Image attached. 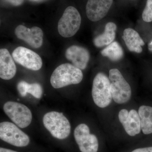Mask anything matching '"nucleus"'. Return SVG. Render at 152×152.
<instances>
[{
  "instance_id": "nucleus-20",
  "label": "nucleus",
  "mask_w": 152,
  "mask_h": 152,
  "mask_svg": "<svg viewBox=\"0 0 152 152\" xmlns=\"http://www.w3.org/2000/svg\"><path fill=\"white\" fill-rule=\"evenodd\" d=\"M144 21L149 23L152 21V0H147L145 7L142 15Z\"/></svg>"
},
{
  "instance_id": "nucleus-21",
  "label": "nucleus",
  "mask_w": 152,
  "mask_h": 152,
  "mask_svg": "<svg viewBox=\"0 0 152 152\" xmlns=\"http://www.w3.org/2000/svg\"><path fill=\"white\" fill-rule=\"evenodd\" d=\"M28 83L27 82L22 81L19 82L18 85V89L20 95L22 97L26 96L27 94V89Z\"/></svg>"
},
{
  "instance_id": "nucleus-12",
  "label": "nucleus",
  "mask_w": 152,
  "mask_h": 152,
  "mask_svg": "<svg viewBox=\"0 0 152 152\" xmlns=\"http://www.w3.org/2000/svg\"><path fill=\"white\" fill-rule=\"evenodd\" d=\"M113 3V0H88L86 7L87 17L93 22L102 20L108 12Z\"/></svg>"
},
{
  "instance_id": "nucleus-6",
  "label": "nucleus",
  "mask_w": 152,
  "mask_h": 152,
  "mask_svg": "<svg viewBox=\"0 0 152 152\" xmlns=\"http://www.w3.org/2000/svg\"><path fill=\"white\" fill-rule=\"evenodd\" d=\"M5 113L19 127H27L31 124L32 115L25 105L13 102H7L4 106Z\"/></svg>"
},
{
  "instance_id": "nucleus-22",
  "label": "nucleus",
  "mask_w": 152,
  "mask_h": 152,
  "mask_svg": "<svg viewBox=\"0 0 152 152\" xmlns=\"http://www.w3.org/2000/svg\"><path fill=\"white\" fill-rule=\"evenodd\" d=\"M4 1L12 5L19 6L23 4L24 0H4Z\"/></svg>"
},
{
  "instance_id": "nucleus-25",
  "label": "nucleus",
  "mask_w": 152,
  "mask_h": 152,
  "mask_svg": "<svg viewBox=\"0 0 152 152\" xmlns=\"http://www.w3.org/2000/svg\"><path fill=\"white\" fill-rule=\"evenodd\" d=\"M148 48L152 52V41L149 44Z\"/></svg>"
},
{
  "instance_id": "nucleus-9",
  "label": "nucleus",
  "mask_w": 152,
  "mask_h": 152,
  "mask_svg": "<svg viewBox=\"0 0 152 152\" xmlns=\"http://www.w3.org/2000/svg\"><path fill=\"white\" fill-rule=\"evenodd\" d=\"M14 60L24 67L34 71H38L42 66L40 56L35 52L23 47L16 48L12 54Z\"/></svg>"
},
{
  "instance_id": "nucleus-14",
  "label": "nucleus",
  "mask_w": 152,
  "mask_h": 152,
  "mask_svg": "<svg viewBox=\"0 0 152 152\" xmlns=\"http://www.w3.org/2000/svg\"><path fill=\"white\" fill-rule=\"evenodd\" d=\"M16 66L10 52L6 49L0 50V77L5 80L12 78L16 73Z\"/></svg>"
},
{
  "instance_id": "nucleus-17",
  "label": "nucleus",
  "mask_w": 152,
  "mask_h": 152,
  "mask_svg": "<svg viewBox=\"0 0 152 152\" xmlns=\"http://www.w3.org/2000/svg\"><path fill=\"white\" fill-rule=\"evenodd\" d=\"M141 128L145 134H152V107L142 105L139 109Z\"/></svg>"
},
{
  "instance_id": "nucleus-23",
  "label": "nucleus",
  "mask_w": 152,
  "mask_h": 152,
  "mask_svg": "<svg viewBox=\"0 0 152 152\" xmlns=\"http://www.w3.org/2000/svg\"><path fill=\"white\" fill-rule=\"evenodd\" d=\"M132 152H152V147L137 149Z\"/></svg>"
},
{
  "instance_id": "nucleus-26",
  "label": "nucleus",
  "mask_w": 152,
  "mask_h": 152,
  "mask_svg": "<svg viewBox=\"0 0 152 152\" xmlns=\"http://www.w3.org/2000/svg\"><path fill=\"white\" fill-rule=\"evenodd\" d=\"M33 1H39V0H33Z\"/></svg>"
},
{
  "instance_id": "nucleus-11",
  "label": "nucleus",
  "mask_w": 152,
  "mask_h": 152,
  "mask_svg": "<svg viewBox=\"0 0 152 152\" xmlns=\"http://www.w3.org/2000/svg\"><path fill=\"white\" fill-rule=\"evenodd\" d=\"M119 119L128 134L135 136L141 131L140 120L138 113L135 110L128 111L126 109L120 111L118 114Z\"/></svg>"
},
{
  "instance_id": "nucleus-16",
  "label": "nucleus",
  "mask_w": 152,
  "mask_h": 152,
  "mask_svg": "<svg viewBox=\"0 0 152 152\" xmlns=\"http://www.w3.org/2000/svg\"><path fill=\"white\" fill-rule=\"evenodd\" d=\"M117 26L113 22L106 24L104 31L94 39V43L97 48H102L108 45L113 42L115 38Z\"/></svg>"
},
{
  "instance_id": "nucleus-15",
  "label": "nucleus",
  "mask_w": 152,
  "mask_h": 152,
  "mask_svg": "<svg viewBox=\"0 0 152 152\" xmlns=\"http://www.w3.org/2000/svg\"><path fill=\"white\" fill-rule=\"evenodd\" d=\"M126 46L131 52L140 53L142 51V46L145 42L135 30L128 28L125 29L122 37Z\"/></svg>"
},
{
  "instance_id": "nucleus-18",
  "label": "nucleus",
  "mask_w": 152,
  "mask_h": 152,
  "mask_svg": "<svg viewBox=\"0 0 152 152\" xmlns=\"http://www.w3.org/2000/svg\"><path fill=\"white\" fill-rule=\"evenodd\" d=\"M101 54L113 61H117L122 58L124 53L122 48L119 43L113 42L103 50Z\"/></svg>"
},
{
  "instance_id": "nucleus-13",
  "label": "nucleus",
  "mask_w": 152,
  "mask_h": 152,
  "mask_svg": "<svg viewBox=\"0 0 152 152\" xmlns=\"http://www.w3.org/2000/svg\"><path fill=\"white\" fill-rule=\"evenodd\" d=\"M65 56L67 59L81 70L87 67L90 57L89 53L86 49L77 45L69 47L66 50Z\"/></svg>"
},
{
  "instance_id": "nucleus-3",
  "label": "nucleus",
  "mask_w": 152,
  "mask_h": 152,
  "mask_svg": "<svg viewBox=\"0 0 152 152\" xmlns=\"http://www.w3.org/2000/svg\"><path fill=\"white\" fill-rule=\"evenodd\" d=\"M92 95L95 104L100 108H105L112 102V95L110 79L102 73H99L93 81Z\"/></svg>"
},
{
  "instance_id": "nucleus-1",
  "label": "nucleus",
  "mask_w": 152,
  "mask_h": 152,
  "mask_svg": "<svg viewBox=\"0 0 152 152\" xmlns=\"http://www.w3.org/2000/svg\"><path fill=\"white\" fill-rule=\"evenodd\" d=\"M81 70L71 64H64L56 68L52 74L50 83L55 88L77 84L83 80Z\"/></svg>"
},
{
  "instance_id": "nucleus-8",
  "label": "nucleus",
  "mask_w": 152,
  "mask_h": 152,
  "mask_svg": "<svg viewBox=\"0 0 152 152\" xmlns=\"http://www.w3.org/2000/svg\"><path fill=\"white\" fill-rule=\"evenodd\" d=\"M74 137L81 152H97L99 148L97 138L90 134L89 128L85 124H81L76 128Z\"/></svg>"
},
{
  "instance_id": "nucleus-7",
  "label": "nucleus",
  "mask_w": 152,
  "mask_h": 152,
  "mask_svg": "<svg viewBox=\"0 0 152 152\" xmlns=\"http://www.w3.org/2000/svg\"><path fill=\"white\" fill-rule=\"evenodd\" d=\"M0 138L4 141L18 147L26 146L30 142L29 137L26 134L9 122L0 124Z\"/></svg>"
},
{
  "instance_id": "nucleus-19",
  "label": "nucleus",
  "mask_w": 152,
  "mask_h": 152,
  "mask_svg": "<svg viewBox=\"0 0 152 152\" xmlns=\"http://www.w3.org/2000/svg\"><path fill=\"white\" fill-rule=\"evenodd\" d=\"M27 92L37 99H39L42 95L43 90L42 86L37 83L29 84L28 85Z\"/></svg>"
},
{
  "instance_id": "nucleus-5",
  "label": "nucleus",
  "mask_w": 152,
  "mask_h": 152,
  "mask_svg": "<svg viewBox=\"0 0 152 152\" xmlns=\"http://www.w3.org/2000/svg\"><path fill=\"white\" fill-rule=\"evenodd\" d=\"M81 23V18L77 10L70 6L66 9L58 23V31L65 38L71 37L78 31Z\"/></svg>"
},
{
  "instance_id": "nucleus-24",
  "label": "nucleus",
  "mask_w": 152,
  "mask_h": 152,
  "mask_svg": "<svg viewBox=\"0 0 152 152\" xmlns=\"http://www.w3.org/2000/svg\"><path fill=\"white\" fill-rule=\"evenodd\" d=\"M0 152H17L15 151H12L7 149L4 148H0Z\"/></svg>"
},
{
  "instance_id": "nucleus-10",
  "label": "nucleus",
  "mask_w": 152,
  "mask_h": 152,
  "mask_svg": "<svg viewBox=\"0 0 152 152\" xmlns=\"http://www.w3.org/2000/svg\"><path fill=\"white\" fill-rule=\"evenodd\" d=\"M17 37L23 40L34 48L42 46L43 42V33L40 28L35 26L28 28L23 25H19L15 30Z\"/></svg>"
},
{
  "instance_id": "nucleus-2",
  "label": "nucleus",
  "mask_w": 152,
  "mask_h": 152,
  "mask_svg": "<svg viewBox=\"0 0 152 152\" xmlns=\"http://www.w3.org/2000/svg\"><path fill=\"white\" fill-rule=\"evenodd\" d=\"M43 123L45 127L56 138H66L71 132V125L69 120L62 113L53 111L44 115Z\"/></svg>"
},
{
  "instance_id": "nucleus-4",
  "label": "nucleus",
  "mask_w": 152,
  "mask_h": 152,
  "mask_svg": "<svg viewBox=\"0 0 152 152\" xmlns=\"http://www.w3.org/2000/svg\"><path fill=\"white\" fill-rule=\"evenodd\" d=\"M112 97L117 103L122 104L129 100L132 96L130 86L119 71L112 69L109 72Z\"/></svg>"
}]
</instances>
